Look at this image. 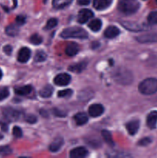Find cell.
<instances>
[{
  "label": "cell",
  "instance_id": "1",
  "mask_svg": "<svg viewBox=\"0 0 157 158\" xmlns=\"http://www.w3.org/2000/svg\"><path fill=\"white\" fill-rule=\"evenodd\" d=\"M112 78L116 83L122 85H129L133 80L132 73L123 67L115 69L112 73Z\"/></svg>",
  "mask_w": 157,
  "mask_h": 158
},
{
  "label": "cell",
  "instance_id": "2",
  "mask_svg": "<svg viewBox=\"0 0 157 158\" xmlns=\"http://www.w3.org/2000/svg\"><path fill=\"white\" fill-rule=\"evenodd\" d=\"M139 90L144 95H152L157 92V79L148 78L139 85Z\"/></svg>",
  "mask_w": 157,
  "mask_h": 158
},
{
  "label": "cell",
  "instance_id": "3",
  "mask_svg": "<svg viewBox=\"0 0 157 158\" xmlns=\"http://www.w3.org/2000/svg\"><path fill=\"white\" fill-rule=\"evenodd\" d=\"M139 6V2L137 0H121L119 2L118 9L126 15H131L137 12Z\"/></svg>",
  "mask_w": 157,
  "mask_h": 158
},
{
  "label": "cell",
  "instance_id": "4",
  "mask_svg": "<svg viewBox=\"0 0 157 158\" xmlns=\"http://www.w3.org/2000/svg\"><path fill=\"white\" fill-rule=\"evenodd\" d=\"M60 35L64 39H86L88 37V33L83 28L74 26V27L67 28V29H64Z\"/></svg>",
  "mask_w": 157,
  "mask_h": 158
},
{
  "label": "cell",
  "instance_id": "5",
  "mask_svg": "<svg viewBox=\"0 0 157 158\" xmlns=\"http://www.w3.org/2000/svg\"><path fill=\"white\" fill-rule=\"evenodd\" d=\"M3 113V116H4L5 118L7 120L11 122L13 121H16L19 119L20 115V112L17 110L13 109L12 107H6L4 108L2 110Z\"/></svg>",
  "mask_w": 157,
  "mask_h": 158
},
{
  "label": "cell",
  "instance_id": "6",
  "mask_svg": "<svg viewBox=\"0 0 157 158\" xmlns=\"http://www.w3.org/2000/svg\"><path fill=\"white\" fill-rule=\"evenodd\" d=\"M93 16V12L88 9H83L79 11L78 14V22L81 24L87 23Z\"/></svg>",
  "mask_w": 157,
  "mask_h": 158
},
{
  "label": "cell",
  "instance_id": "7",
  "mask_svg": "<svg viewBox=\"0 0 157 158\" xmlns=\"http://www.w3.org/2000/svg\"><path fill=\"white\" fill-rule=\"evenodd\" d=\"M71 82V77L68 73H60L54 79V83L57 86H67Z\"/></svg>",
  "mask_w": 157,
  "mask_h": 158
},
{
  "label": "cell",
  "instance_id": "8",
  "mask_svg": "<svg viewBox=\"0 0 157 158\" xmlns=\"http://www.w3.org/2000/svg\"><path fill=\"white\" fill-rule=\"evenodd\" d=\"M104 112V107L101 104H92L89 106V114L91 117H97L101 116Z\"/></svg>",
  "mask_w": 157,
  "mask_h": 158
},
{
  "label": "cell",
  "instance_id": "9",
  "mask_svg": "<svg viewBox=\"0 0 157 158\" xmlns=\"http://www.w3.org/2000/svg\"><path fill=\"white\" fill-rule=\"evenodd\" d=\"M31 56V51L29 48L23 47L19 50L18 54V61L20 63H26Z\"/></svg>",
  "mask_w": 157,
  "mask_h": 158
},
{
  "label": "cell",
  "instance_id": "10",
  "mask_svg": "<svg viewBox=\"0 0 157 158\" xmlns=\"http://www.w3.org/2000/svg\"><path fill=\"white\" fill-rule=\"evenodd\" d=\"M87 155L88 151L85 148H83V147L74 148L70 152V157L72 158L85 157Z\"/></svg>",
  "mask_w": 157,
  "mask_h": 158
},
{
  "label": "cell",
  "instance_id": "11",
  "mask_svg": "<svg viewBox=\"0 0 157 158\" xmlns=\"http://www.w3.org/2000/svg\"><path fill=\"white\" fill-rule=\"evenodd\" d=\"M119 33L120 31L118 28L114 26H110L105 30L104 35L108 39H113L118 36Z\"/></svg>",
  "mask_w": 157,
  "mask_h": 158
},
{
  "label": "cell",
  "instance_id": "12",
  "mask_svg": "<svg viewBox=\"0 0 157 158\" xmlns=\"http://www.w3.org/2000/svg\"><path fill=\"white\" fill-rule=\"evenodd\" d=\"M112 0H93V6L97 10H103L109 7Z\"/></svg>",
  "mask_w": 157,
  "mask_h": 158
},
{
  "label": "cell",
  "instance_id": "13",
  "mask_svg": "<svg viewBox=\"0 0 157 158\" xmlns=\"http://www.w3.org/2000/svg\"><path fill=\"white\" fill-rule=\"evenodd\" d=\"M139 128V121L137 120H132L126 124V129L130 135H135Z\"/></svg>",
  "mask_w": 157,
  "mask_h": 158
},
{
  "label": "cell",
  "instance_id": "14",
  "mask_svg": "<svg viewBox=\"0 0 157 158\" xmlns=\"http://www.w3.org/2000/svg\"><path fill=\"white\" fill-rule=\"evenodd\" d=\"M146 123L150 129H155L157 124V111H152L148 115Z\"/></svg>",
  "mask_w": 157,
  "mask_h": 158
},
{
  "label": "cell",
  "instance_id": "15",
  "mask_svg": "<svg viewBox=\"0 0 157 158\" xmlns=\"http://www.w3.org/2000/svg\"><path fill=\"white\" fill-rule=\"evenodd\" d=\"M136 40H138V42L142 43L157 42V34H147V35H140L137 37Z\"/></svg>",
  "mask_w": 157,
  "mask_h": 158
},
{
  "label": "cell",
  "instance_id": "16",
  "mask_svg": "<svg viewBox=\"0 0 157 158\" xmlns=\"http://www.w3.org/2000/svg\"><path fill=\"white\" fill-rule=\"evenodd\" d=\"M63 145V139L62 137H57L53 140L49 146V151L52 152H57Z\"/></svg>",
  "mask_w": 157,
  "mask_h": 158
},
{
  "label": "cell",
  "instance_id": "17",
  "mask_svg": "<svg viewBox=\"0 0 157 158\" xmlns=\"http://www.w3.org/2000/svg\"><path fill=\"white\" fill-rule=\"evenodd\" d=\"M78 51H79V46H78V44L72 43L67 46L66 49V53L69 56H72L76 55Z\"/></svg>",
  "mask_w": 157,
  "mask_h": 158
},
{
  "label": "cell",
  "instance_id": "18",
  "mask_svg": "<svg viewBox=\"0 0 157 158\" xmlns=\"http://www.w3.org/2000/svg\"><path fill=\"white\" fill-rule=\"evenodd\" d=\"M123 26L126 28V29H129L130 31H141L143 30V27L140 25L137 24L136 23H132V22H123L122 23Z\"/></svg>",
  "mask_w": 157,
  "mask_h": 158
},
{
  "label": "cell",
  "instance_id": "19",
  "mask_svg": "<svg viewBox=\"0 0 157 158\" xmlns=\"http://www.w3.org/2000/svg\"><path fill=\"white\" fill-rule=\"evenodd\" d=\"M87 66L86 62H81V63H76V64L71 65L69 67V70L72 71L74 73H81L82 71L84 70Z\"/></svg>",
  "mask_w": 157,
  "mask_h": 158
},
{
  "label": "cell",
  "instance_id": "20",
  "mask_svg": "<svg viewBox=\"0 0 157 158\" xmlns=\"http://www.w3.org/2000/svg\"><path fill=\"white\" fill-rule=\"evenodd\" d=\"M74 119L75 120V123L79 126L86 124L88 122V117L85 113H78V114H75Z\"/></svg>",
  "mask_w": 157,
  "mask_h": 158
},
{
  "label": "cell",
  "instance_id": "21",
  "mask_svg": "<svg viewBox=\"0 0 157 158\" xmlns=\"http://www.w3.org/2000/svg\"><path fill=\"white\" fill-rule=\"evenodd\" d=\"M32 91V86H20V87H17L15 89V93L17 95L19 96H26L29 94Z\"/></svg>",
  "mask_w": 157,
  "mask_h": 158
},
{
  "label": "cell",
  "instance_id": "22",
  "mask_svg": "<svg viewBox=\"0 0 157 158\" xmlns=\"http://www.w3.org/2000/svg\"><path fill=\"white\" fill-rule=\"evenodd\" d=\"M52 93H53V87L51 85L47 84L40 90L39 94L41 97H44V98H48L52 96Z\"/></svg>",
  "mask_w": 157,
  "mask_h": 158
},
{
  "label": "cell",
  "instance_id": "23",
  "mask_svg": "<svg viewBox=\"0 0 157 158\" xmlns=\"http://www.w3.org/2000/svg\"><path fill=\"white\" fill-rule=\"evenodd\" d=\"M19 29L18 27V25H9L6 28V33L9 36H15L18 34Z\"/></svg>",
  "mask_w": 157,
  "mask_h": 158
},
{
  "label": "cell",
  "instance_id": "24",
  "mask_svg": "<svg viewBox=\"0 0 157 158\" xmlns=\"http://www.w3.org/2000/svg\"><path fill=\"white\" fill-rule=\"evenodd\" d=\"M72 0H53L52 6L55 9H62L69 6Z\"/></svg>",
  "mask_w": 157,
  "mask_h": 158
},
{
  "label": "cell",
  "instance_id": "25",
  "mask_svg": "<svg viewBox=\"0 0 157 158\" xmlns=\"http://www.w3.org/2000/svg\"><path fill=\"white\" fill-rule=\"evenodd\" d=\"M89 27L93 32H99L101 29L102 21L100 19H98L92 20L89 23Z\"/></svg>",
  "mask_w": 157,
  "mask_h": 158
},
{
  "label": "cell",
  "instance_id": "26",
  "mask_svg": "<svg viewBox=\"0 0 157 158\" xmlns=\"http://www.w3.org/2000/svg\"><path fill=\"white\" fill-rule=\"evenodd\" d=\"M102 136H103L105 142H106L107 144H109V146H114L115 143H114L113 140H112V134H111V133L109 132V131L104 130V131H102Z\"/></svg>",
  "mask_w": 157,
  "mask_h": 158
},
{
  "label": "cell",
  "instance_id": "27",
  "mask_svg": "<svg viewBox=\"0 0 157 158\" xmlns=\"http://www.w3.org/2000/svg\"><path fill=\"white\" fill-rule=\"evenodd\" d=\"M46 58H47V55H46V52H45L44 51L40 50L36 52L34 60H35V61L37 62V63H41V62L45 61V60H46Z\"/></svg>",
  "mask_w": 157,
  "mask_h": 158
},
{
  "label": "cell",
  "instance_id": "28",
  "mask_svg": "<svg viewBox=\"0 0 157 158\" xmlns=\"http://www.w3.org/2000/svg\"><path fill=\"white\" fill-rule=\"evenodd\" d=\"M30 43L33 45H39L42 43V38L38 34H33L30 37Z\"/></svg>",
  "mask_w": 157,
  "mask_h": 158
},
{
  "label": "cell",
  "instance_id": "29",
  "mask_svg": "<svg viewBox=\"0 0 157 158\" xmlns=\"http://www.w3.org/2000/svg\"><path fill=\"white\" fill-rule=\"evenodd\" d=\"M58 24V20L55 18H52L48 20L47 23H46V26H45V29H51L52 28L55 27Z\"/></svg>",
  "mask_w": 157,
  "mask_h": 158
},
{
  "label": "cell",
  "instance_id": "30",
  "mask_svg": "<svg viewBox=\"0 0 157 158\" xmlns=\"http://www.w3.org/2000/svg\"><path fill=\"white\" fill-rule=\"evenodd\" d=\"M73 91L70 89H63V90L59 91L58 93V97H61V98H64V97H69L72 95Z\"/></svg>",
  "mask_w": 157,
  "mask_h": 158
},
{
  "label": "cell",
  "instance_id": "31",
  "mask_svg": "<svg viewBox=\"0 0 157 158\" xmlns=\"http://www.w3.org/2000/svg\"><path fill=\"white\" fill-rule=\"evenodd\" d=\"M9 96V90L7 87L0 88V101L5 100Z\"/></svg>",
  "mask_w": 157,
  "mask_h": 158
},
{
  "label": "cell",
  "instance_id": "32",
  "mask_svg": "<svg viewBox=\"0 0 157 158\" xmlns=\"http://www.w3.org/2000/svg\"><path fill=\"white\" fill-rule=\"evenodd\" d=\"M148 21L150 24H157V11L152 12L148 16Z\"/></svg>",
  "mask_w": 157,
  "mask_h": 158
},
{
  "label": "cell",
  "instance_id": "33",
  "mask_svg": "<svg viewBox=\"0 0 157 158\" xmlns=\"http://www.w3.org/2000/svg\"><path fill=\"white\" fill-rule=\"evenodd\" d=\"M12 149L9 146L0 147V155L6 156L12 154Z\"/></svg>",
  "mask_w": 157,
  "mask_h": 158
},
{
  "label": "cell",
  "instance_id": "34",
  "mask_svg": "<svg viewBox=\"0 0 157 158\" xmlns=\"http://www.w3.org/2000/svg\"><path fill=\"white\" fill-rule=\"evenodd\" d=\"M12 133H13L14 137H16V138H19L22 136V131L21 128L19 127H14L13 130H12Z\"/></svg>",
  "mask_w": 157,
  "mask_h": 158
},
{
  "label": "cell",
  "instance_id": "35",
  "mask_svg": "<svg viewBox=\"0 0 157 158\" xmlns=\"http://www.w3.org/2000/svg\"><path fill=\"white\" fill-rule=\"evenodd\" d=\"M25 120L29 123H35L37 122V117L33 114H28L25 117Z\"/></svg>",
  "mask_w": 157,
  "mask_h": 158
},
{
  "label": "cell",
  "instance_id": "36",
  "mask_svg": "<svg viewBox=\"0 0 157 158\" xmlns=\"http://www.w3.org/2000/svg\"><path fill=\"white\" fill-rule=\"evenodd\" d=\"M151 142H152V140H151V139L149 138V137H145V138L142 139V140H139V145L145 147L149 145Z\"/></svg>",
  "mask_w": 157,
  "mask_h": 158
},
{
  "label": "cell",
  "instance_id": "37",
  "mask_svg": "<svg viewBox=\"0 0 157 158\" xmlns=\"http://www.w3.org/2000/svg\"><path fill=\"white\" fill-rule=\"evenodd\" d=\"M15 21H16V24L18 26H22L26 23V17L23 16V15H18L16 17Z\"/></svg>",
  "mask_w": 157,
  "mask_h": 158
},
{
  "label": "cell",
  "instance_id": "38",
  "mask_svg": "<svg viewBox=\"0 0 157 158\" xmlns=\"http://www.w3.org/2000/svg\"><path fill=\"white\" fill-rule=\"evenodd\" d=\"M52 112H53L54 115L56 116V117H66V113H65L64 111L59 110L56 109V108H55V109H53V110H52Z\"/></svg>",
  "mask_w": 157,
  "mask_h": 158
},
{
  "label": "cell",
  "instance_id": "39",
  "mask_svg": "<svg viewBox=\"0 0 157 158\" xmlns=\"http://www.w3.org/2000/svg\"><path fill=\"white\" fill-rule=\"evenodd\" d=\"M3 51L6 52V54L9 56L11 55V53H12V47L10 45H6V46H5L4 48H3Z\"/></svg>",
  "mask_w": 157,
  "mask_h": 158
},
{
  "label": "cell",
  "instance_id": "40",
  "mask_svg": "<svg viewBox=\"0 0 157 158\" xmlns=\"http://www.w3.org/2000/svg\"><path fill=\"white\" fill-rule=\"evenodd\" d=\"M91 0H78V4L81 6H87L90 3Z\"/></svg>",
  "mask_w": 157,
  "mask_h": 158
},
{
  "label": "cell",
  "instance_id": "41",
  "mask_svg": "<svg viewBox=\"0 0 157 158\" xmlns=\"http://www.w3.org/2000/svg\"><path fill=\"white\" fill-rule=\"evenodd\" d=\"M1 127H2V130L3 131H8V126L6 124V123H2Z\"/></svg>",
  "mask_w": 157,
  "mask_h": 158
},
{
  "label": "cell",
  "instance_id": "42",
  "mask_svg": "<svg viewBox=\"0 0 157 158\" xmlns=\"http://www.w3.org/2000/svg\"><path fill=\"white\" fill-rule=\"evenodd\" d=\"M2 70L0 69V80L2 79Z\"/></svg>",
  "mask_w": 157,
  "mask_h": 158
},
{
  "label": "cell",
  "instance_id": "43",
  "mask_svg": "<svg viewBox=\"0 0 157 158\" xmlns=\"http://www.w3.org/2000/svg\"><path fill=\"white\" fill-rule=\"evenodd\" d=\"M2 138H3V136L1 134H0V140H2Z\"/></svg>",
  "mask_w": 157,
  "mask_h": 158
},
{
  "label": "cell",
  "instance_id": "44",
  "mask_svg": "<svg viewBox=\"0 0 157 158\" xmlns=\"http://www.w3.org/2000/svg\"><path fill=\"white\" fill-rule=\"evenodd\" d=\"M155 2H156V4H157V0H155Z\"/></svg>",
  "mask_w": 157,
  "mask_h": 158
}]
</instances>
